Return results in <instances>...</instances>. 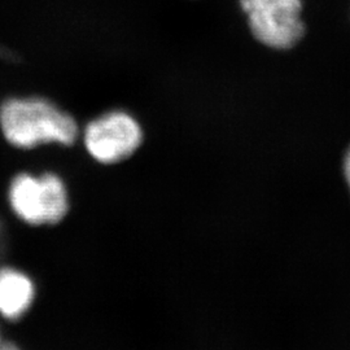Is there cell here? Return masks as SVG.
<instances>
[{
	"mask_svg": "<svg viewBox=\"0 0 350 350\" xmlns=\"http://www.w3.org/2000/svg\"><path fill=\"white\" fill-rule=\"evenodd\" d=\"M0 130L17 150L56 144L70 147L79 137L73 116L42 98H12L0 107Z\"/></svg>",
	"mask_w": 350,
	"mask_h": 350,
	"instance_id": "6da1fadb",
	"label": "cell"
},
{
	"mask_svg": "<svg viewBox=\"0 0 350 350\" xmlns=\"http://www.w3.org/2000/svg\"><path fill=\"white\" fill-rule=\"evenodd\" d=\"M5 204L13 218L31 228L60 225L72 209V193L55 172H20L5 188Z\"/></svg>",
	"mask_w": 350,
	"mask_h": 350,
	"instance_id": "7a4b0ae2",
	"label": "cell"
},
{
	"mask_svg": "<svg viewBox=\"0 0 350 350\" xmlns=\"http://www.w3.org/2000/svg\"><path fill=\"white\" fill-rule=\"evenodd\" d=\"M250 31L263 46L293 49L305 34L301 0H240Z\"/></svg>",
	"mask_w": 350,
	"mask_h": 350,
	"instance_id": "3957f363",
	"label": "cell"
},
{
	"mask_svg": "<svg viewBox=\"0 0 350 350\" xmlns=\"http://www.w3.org/2000/svg\"><path fill=\"white\" fill-rule=\"evenodd\" d=\"M143 143L138 121L124 111L104 113L83 130V144L88 156L101 165L122 163Z\"/></svg>",
	"mask_w": 350,
	"mask_h": 350,
	"instance_id": "277c9868",
	"label": "cell"
},
{
	"mask_svg": "<svg viewBox=\"0 0 350 350\" xmlns=\"http://www.w3.org/2000/svg\"><path fill=\"white\" fill-rule=\"evenodd\" d=\"M38 297V284L27 270L0 263V323L13 325L24 319Z\"/></svg>",
	"mask_w": 350,
	"mask_h": 350,
	"instance_id": "5b68a950",
	"label": "cell"
},
{
	"mask_svg": "<svg viewBox=\"0 0 350 350\" xmlns=\"http://www.w3.org/2000/svg\"><path fill=\"white\" fill-rule=\"evenodd\" d=\"M0 350H25L16 340L11 338H4L0 344Z\"/></svg>",
	"mask_w": 350,
	"mask_h": 350,
	"instance_id": "8992f818",
	"label": "cell"
},
{
	"mask_svg": "<svg viewBox=\"0 0 350 350\" xmlns=\"http://www.w3.org/2000/svg\"><path fill=\"white\" fill-rule=\"evenodd\" d=\"M344 176H345V180H347V185L350 191V147L349 150H347L345 156H344Z\"/></svg>",
	"mask_w": 350,
	"mask_h": 350,
	"instance_id": "52a82bcc",
	"label": "cell"
},
{
	"mask_svg": "<svg viewBox=\"0 0 350 350\" xmlns=\"http://www.w3.org/2000/svg\"><path fill=\"white\" fill-rule=\"evenodd\" d=\"M3 340H4V334H3V327H1V323H0V344L3 342Z\"/></svg>",
	"mask_w": 350,
	"mask_h": 350,
	"instance_id": "ba28073f",
	"label": "cell"
}]
</instances>
